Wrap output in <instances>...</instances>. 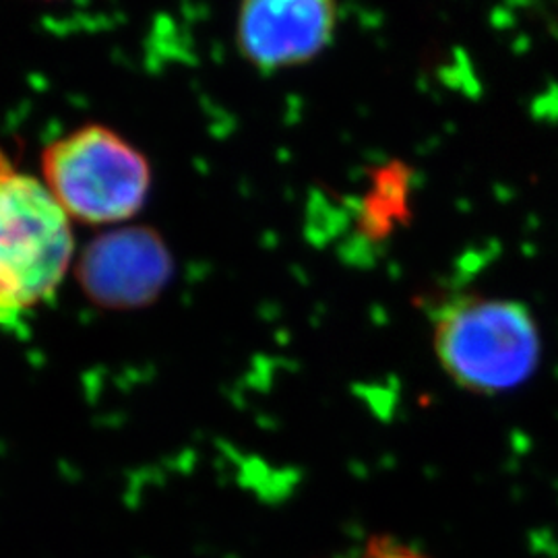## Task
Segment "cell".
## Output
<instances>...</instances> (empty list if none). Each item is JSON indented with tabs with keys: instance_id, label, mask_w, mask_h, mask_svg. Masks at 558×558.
I'll return each instance as SVG.
<instances>
[{
	"instance_id": "5b68a950",
	"label": "cell",
	"mask_w": 558,
	"mask_h": 558,
	"mask_svg": "<svg viewBox=\"0 0 558 558\" xmlns=\"http://www.w3.org/2000/svg\"><path fill=\"white\" fill-rule=\"evenodd\" d=\"M172 274L170 253L149 228H120L94 240L80 260L85 292L104 306H140L160 294Z\"/></svg>"
},
{
	"instance_id": "6da1fadb",
	"label": "cell",
	"mask_w": 558,
	"mask_h": 558,
	"mask_svg": "<svg viewBox=\"0 0 558 558\" xmlns=\"http://www.w3.org/2000/svg\"><path fill=\"white\" fill-rule=\"evenodd\" d=\"M430 348L461 391L499 398L536 377L544 359L538 319L521 300L456 294L430 311Z\"/></svg>"
},
{
	"instance_id": "8992f818",
	"label": "cell",
	"mask_w": 558,
	"mask_h": 558,
	"mask_svg": "<svg viewBox=\"0 0 558 558\" xmlns=\"http://www.w3.org/2000/svg\"><path fill=\"white\" fill-rule=\"evenodd\" d=\"M356 558H430L424 550L393 534H375L366 539Z\"/></svg>"
},
{
	"instance_id": "3957f363",
	"label": "cell",
	"mask_w": 558,
	"mask_h": 558,
	"mask_svg": "<svg viewBox=\"0 0 558 558\" xmlns=\"http://www.w3.org/2000/svg\"><path fill=\"white\" fill-rule=\"evenodd\" d=\"M41 182L66 218L89 226L131 220L151 189L140 149L104 124H85L41 154Z\"/></svg>"
},
{
	"instance_id": "7a4b0ae2",
	"label": "cell",
	"mask_w": 558,
	"mask_h": 558,
	"mask_svg": "<svg viewBox=\"0 0 558 558\" xmlns=\"http://www.w3.org/2000/svg\"><path fill=\"white\" fill-rule=\"evenodd\" d=\"M75 257L73 228L38 177L0 145V320L52 299Z\"/></svg>"
},
{
	"instance_id": "277c9868",
	"label": "cell",
	"mask_w": 558,
	"mask_h": 558,
	"mask_svg": "<svg viewBox=\"0 0 558 558\" xmlns=\"http://www.w3.org/2000/svg\"><path fill=\"white\" fill-rule=\"evenodd\" d=\"M336 0H240V52L260 71L299 66L333 40Z\"/></svg>"
}]
</instances>
